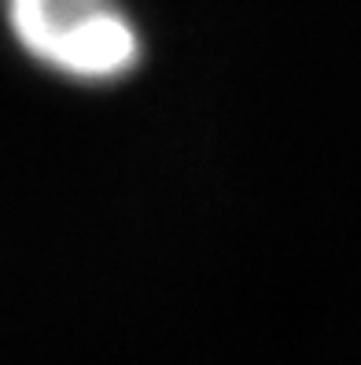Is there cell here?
Returning <instances> with one entry per match:
<instances>
[{
	"mask_svg": "<svg viewBox=\"0 0 361 365\" xmlns=\"http://www.w3.org/2000/svg\"><path fill=\"white\" fill-rule=\"evenodd\" d=\"M4 19L37 67L63 81L111 85L144 59V37L122 0H4Z\"/></svg>",
	"mask_w": 361,
	"mask_h": 365,
	"instance_id": "cell-1",
	"label": "cell"
}]
</instances>
